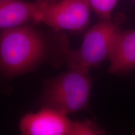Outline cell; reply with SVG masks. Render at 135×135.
<instances>
[{"instance_id": "obj_1", "label": "cell", "mask_w": 135, "mask_h": 135, "mask_svg": "<svg viewBox=\"0 0 135 135\" xmlns=\"http://www.w3.org/2000/svg\"><path fill=\"white\" fill-rule=\"evenodd\" d=\"M46 52L43 34L31 26L21 25L0 33V71L6 76L33 70L43 61Z\"/></svg>"}, {"instance_id": "obj_2", "label": "cell", "mask_w": 135, "mask_h": 135, "mask_svg": "<svg viewBox=\"0 0 135 135\" xmlns=\"http://www.w3.org/2000/svg\"><path fill=\"white\" fill-rule=\"evenodd\" d=\"M89 71L73 68L52 80L43 93L45 107L68 114L85 109L92 89Z\"/></svg>"}, {"instance_id": "obj_3", "label": "cell", "mask_w": 135, "mask_h": 135, "mask_svg": "<svg viewBox=\"0 0 135 135\" xmlns=\"http://www.w3.org/2000/svg\"><path fill=\"white\" fill-rule=\"evenodd\" d=\"M124 21V15L117 14L110 19L101 20L91 27L84 35L80 48L67 53L69 68L89 71L108 58Z\"/></svg>"}, {"instance_id": "obj_4", "label": "cell", "mask_w": 135, "mask_h": 135, "mask_svg": "<svg viewBox=\"0 0 135 135\" xmlns=\"http://www.w3.org/2000/svg\"><path fill=\"white\" fill-rule=\"evenodd\" d=\"M19 126L23 135H101L106 133L92 120L73 121L67 114L48 107L25 114Z\"/></svg>"}, {"instance_id": "obj_5", "label": "cell", "mask_w": 135, "mask_h": 135, "mask_svg": "<svg viewBox=\"0 0 135 135\" xmlns=\"http://www.w3.org/2000/svg\"><path fill=\"white\" fill-rule=\"evenodd\" d=\"M89 0H43L35 16V21L55 30L80 32L90 18Z\"/></svg>"}, {"instance_id": "obj_6", "label": "cell", "mask_w": 135, "mask_h": 135, "mask_svg": "<svg viewBox=\"0 0 135 135\" xmlns=\"http://www.w3.org/2000/svg\"><path fill=\"white\" fill-rule=\"evenodd\" d=\"M108 59L110 74L124 75L135 69V28L121 30Z\"/></svg>"}, {"instance_id": "obj_7", "label": "cell", "mask_w": 135, "mask_h": 135, "mask_svg": "<svg viewBox=\"0 0 135 135\" xmlns=\"http://www.w3.org/2000/svg\"><path fill=\"white\" fill-rule=\"evenodd\" d=\"M42 1L26 2L21 0H0V29H9L35 21V16Z\"/></svg>"}, {"instance_id": "obj_8", "label": "cell", "mask_w": 135, "mask_h": 135, "mask_svg": "<svg viewBox=\"0 0 135 135\" xmlns=\"http://www.w3.org/2000/svg\"><path fill=\"white\" fill-rule=\"evenodd\" d=\"M119 0H89L91 9L100 20L110 19Z\"/></svg>"}, {"instance_id": "obj_9", "label": "cell", "mask_w": 135, "mask_h": 135, "mask_svg": "<svg viewBox=\"0 0 135 135\" xmlns=\"http://www.w3.org/2000/svg\"><path fill=\"white\" fill-rule=\"evenodd\" d=\"M133 2H134V4H135V0H133Z\"/></svg>"}]
</instances>
